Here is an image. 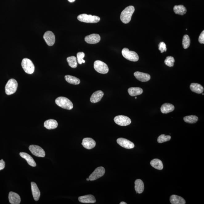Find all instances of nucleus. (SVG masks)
Wrapping results in <instances>:
<instances>
[{"label": "nucleus", "instance_id": "1", "mask_svg": "<svg viewBox=\"0 0 204 204\" xmlns=\"http://www.w3.org/2000/svg\"><path fill=\"white\" fill-rule=\"evenodd\" d=\"M135 8L133 6H128L123 10L120 15V19L124 24H128L131 21L132 16L135 11Z\"/></svg>", "mask_w": 204, "mask_h": 204}, {"label": "nucleus", "instance_id": "2", "mask_svg": "<svg viewBox=\"0 0 204 204\" xmlns=\"http://www.w3.org/2000/svg\"><path fill=\"white\" fill-rule=\"evenodd\" d=\"M55 103L58 106L64 109L71 110L73 105L71 100L65 97L61 96L57 98L55 100Z\"/></svg>", "mask_w": 204, "mask_h": 204}, {"label": "nucleus", "instance_id": "3", "mask_svg": "<svg viewBox=\"0 0 204 204\" xmlns=\"http://www.w3.org/2000/svg\"><path fill=\"white\" fill-rule=\"evenodd\" d=\"M77 19L79 21L82 22L88 23H97L100 20L99 17L86 14L79 15L78 16Z\"/></svg>", "mask_w": 204, "mask_h": 204}, {"label": "nucleus", "instance_id": "4", "mask_svg": "<svg viewBox=\"0 0 204 204\" xmlns=\"http://www.w3.org/2000/svg\"><path fill=\"white\" fill-rule=\"evenodd\" d=\"M18 84L14 79H11L8 81L5 87V91L8 95L14 94L17 89Z\"/></svg>", "mask_w": 204, "mask_h": 204}, {"label": "nucleus", "instance_id": "5", "mask_svg": "<svg viewBox=\"0 0 204 204\" xmlns=\"http://www.w3.org/2000/svg\"><path fill=\"white\" fill-rule=\"evenodd\" d=\"M21 65L25 72L29 74H32L34 73L35 67L31 60L28 58H24L22 61Z\"/></svg>", "mask_w": 204, "mask_h": 204}, {"label": "nucleus", "instance_id": "6", "mask_svg": "<svg viewBox=\"0 0 204 204\" xmlns=\"http://www.w3.org/2000/svg\"><path fill=\"white\" fill-rule=\"evenodd\" d=\"M122 54L126 59L129 61L136 62L139 59L138 55L135 51H130L128 48H124L122 51Z\"/></svg>", "mask_w": 204, "mask_h": 204}, {"label": "nucleus", "instance_id": "7", "mask_svg": "<svg viewBox=\"0 0 204 204\" xmlns=\"http://www.w3.org/2000/svg\"><path fill=\"white\" fill-rule=\"evenodd\" d=\"M94 68L95 71L101 74H106L109 71L108 65L100 60H97L95 62Z\"/></svg>", "mask_w": 204, "mask_h": 204}, {"label": "nucleus", "instance_id": "8", "mask_svg": "<svg viewBox=\"0 0 204 204\" xmlns=\"http://www.w3.org/2000/svg\"><path fill=\"white\" fill-rule=\"evenodd\" d=\"M114 121L116 124L122 126H128L131 123L130 119L124 115H118L115 117Z\"/></svg>", "mask_w": 204, "mask_h": 204}, {"label": "nucleus", "instance_id": "9", "mask_svg": "<svg viewBox=\"0 0 204 204\" xmlns=\"http://www.w3.org/2000/svg\"><path fill=\"white\" fill-rule=\"evenodd\" d=\"M105 169L103 167H99L96 168L89 177V180L94 181L103 177L105 173Z\"/></svg>", "mask_w": 204, "mask_h": 204}, {"label": "nucleus", "instance_id": "10", "mask_svg": "<svg viewBox=\"0 0 204 204\" xmlns=\"http://www.w3.org/2000/svg\"><path fill=\"white\" fill-rule=\"evenodd\" d=\"M29 149L31 153L35 156L39 157H44L46 155L43 148L37 145H31L29 147Z\"/></svg>", "mask_w": 204, "mask_h": 204}, {"label": "nucleus", "instance_id": "11", "mask_svg": "<svg viewBox=\"0 0 204 204\" xmlns=\"http://www.w3.org/2000/svg\"><path fill=\"white\" fill-rule=\"evenodd\" d=\"M43 39L48 46H51L54 44L55 37L54 33L51 31H47L43 35Z\"/></svg>", "mask_w": 204, "mask_h": 204}, {"label": "nucleus", "instance_id": "12", "mask_svg": "<svg viewBox=\"0 0 204 204\" xmlns=\"http://www.w3.org/2000/svg\"><path fill=\"white\" fill-rule=\"evenodd\" d=\"M117 143L120 146L127 149H131L135 147V145L133 142L125 138H118L117 140Z\"/></svg>", "mask_w": 204, "mask_h": 204}, {"label": "nucleus", "instance_id": "13", "mask_svg": "<svg viewBox=\"0 0 204 204\" xmlns=\"http://www.w3.org/2000/svg\"><path fill=\"white\" fill-rule=\"evenodd\" d=\"M101 40V37L99 35L93 34L87 36L85 38V41L87 43L89 44H96Z\"/></svg>", "mask_w": 204, "mask_h": 204}, {"label": "nucleus", "instance_id": "14", "mask_svg": "<svg viewBox=\"0 0 204 204\" xmlns=\"http://www.w3.org/2000/svg\"><path fill=\"white\" fill-rule=\"evenodd\" d=\"M82 145L86 149H91L95 148L96 145V142L91 138H84L83 140Z\"/></svg>", "mask_w": 204, "mask_h": 204}, {"label": "nucleus", "instance_id": "15", "mask_svg": "<svg viewBox=\"0 0 204 204\" xmlns=\"http://www.w3.org/2000/svg\"><path fill=\"white\" fill-rule=\"evenodd\" d=\"M134 75L137 79L143 82L148 81L150 79V76L149 74L141 72H135Z\"/></svg>", "mask_w": 204, "mask_h": 204}, {"label": "nucleus", "instance_id": "16", "mask_svg": "<svg viewBox=\"0 0 204 204\" xmlns=\"http://www.w3.org/2000/svg\"><path fill=\"white\" fill-rule=\"evenodd\" d=\"M10 203L11 204H19L21 203V197L18 194L10 192L8 195Z\"/></svg>", "mask_w": 204, "mask_h": 204}, {"label": "nucleus", "instance_id": "17", "mask_svg": "<svg viewBox=\"0 0 204 204\" xmlns=\"http://www.w3.org/2000/svg\"><path fill=\"white\" fill-rule=\"evenodd\" d=\"M103 96V92L101 90H98L93 93L90 98V101L93 103H98L101 101Z\"/></svg>", "mask_w": 204, "mask_h": 204}, {"label": "nucleus", "instance_id": "18", "mask_svg": "<svg viewBox=\"0 0 204 204\" xmlns=\"http://www.w3.org/2000/svg\"><path fill=\"white\" fill-rule=\"evenodd\" d=\"M78 200L82 203H93L96 202L95 197L92 195H88L84 196H80L78 198Z\"/></svg>", "mask_w": 204, "mask_h": 204}, {"label": "nucleus", "instance_id": "19", "mask_svg": "<svg viewBox=\"0 0 204 204\" xmlns=\"http://www.w3.org/2000/svg\"><path fill=\"white\" fill-rule=\"evenodd\" d=\"M31 184L33 198L35 200L37 201L39 200L40 195H41V192L36 183H35V182H31Z\"/></svg>", "mask_w": 204, "mask_h": 204}, {"label": "nucleus", "instance_id": "20", "mask_svg": "<svg viewBox=\"0 0 204 204\" xmlns=\"http://www.w3.org/2000/svg\"><path fill=\"white\" fill-rule=\"evenodd\" d=\"M20 155L22 158L25 159L27 162L28 165L32 167H36V164L32 157L28 153L23 152L20 153Z\"/></svg>", "mask_w": 204, "mask_h": 204}, {"label": "nucleus", "instance_id": "21", "mask_svg": "<svg viewBox=\"0 0 204 204\" xmlns=\"http://www.w3.org/2000/svg\"><path fill=\"white\" fill-rule=\"evenodd\" d=\"M58 126V122L56 120L53 119L47 120L44 123V126L49 130L55 129L57 128Z\"/></svg>", "mask_w": 204, "mask_h": 204}, {"label": "nucleus", "instance_id": "22", "mask_svg": "<svg viewBox=\"0 0 204 204\" xmlns=\"http://www.w3.org/2000/svg\"><path fill=\"white\" fill-rule=\"evenodd\" d=\"M170 201L172 204H185L186 201L184 199L181 197L175 195H171L170 197Z\"/></svg>", "mask_w": 204, "mask_h": 204}, {"label": "nucleus", "instance_id": "23", "mask_svg": "<svg viewBox=\"0 0 204 204\" xmlns=\"http://www.w3.org/2000/svg\"><path fill=\"white\" fill-rule=\"evenodd\" d=\"M135 189L137 193L141 194L144 190V184L142 180L137 179L135 182Z\"/></svg>", "mask_w": 204, "mask_h": 204}, {"label": "nucleus", "instance_id": "24", "mask_svg": "<svg viewBox=\"0 0 204 204\" xmlns=\"http://www.w3.org/2000/svg\"><path fill=\"white\" fill-rule=\"evenodd\" d=\"M175 107L173 105L170 103H165L162 105L161 111L162 113L166 114L173 111Z\"/></svg>", "mask_w": 204, "mask_h": 204}, {"label": "nucleus", "instance_id": "25", "mask_svg": "<svg viewBox=\"0 0 204 204\" xmlns=\"http://www.w3.org/2000/svg\"><path fill=\"white\" fill-rule=\"evenodd\" d=\"M190 88L192 92L198 94H201L204 91L203 87L197 83H192L190 85Z\"/></svg>", "mask_w": 204, "mask_h": 204}, {"label": "nucleus", "instance_id": "26", "mask_svg": "<svg viewBox=\"0 0 204 204\" xmlns=\"http://www.w3.org/2000/svg\"><path fill=\"white\" fill-rule=\"evenodd\" d=\"M150 165L157 169L161 170L163 168V165L161 160L158 159H154L150 161Z\"/></svg>", "mask_w": 204, "mask_h": 204}, {"label": "nucleus", "instance_id": "27", "mask_svg": "<svg viewBox=\"0 0 204 204\" xmlns=\"http://www.w3.org/2000/svg\"><path fill=\"white\" fill-rule=\"evenodd\" d=\"M129 93L132 96L140 95L143 93V90L140 88H130L128 90Z\"/></svg>", "mask_w": 204, "mask_h": 204}, {"label": "nucleus", "instance_id": "28", "mask_svg": "<svg viewBox=\"0 0 204 204\" xmlns=\"http://www.w3.org/2000/svg\"><path fill=\"white\" fill-rule=\"evenodd\" d=\"M173 11L176 14L183 15L186 13L187 10L183 5L175 6L173 7Z\"/></svg>", "mask_w": 204, "mask_h": 204}, {"label": "nucleus", "instance_id": "29", "mask_svg": "<svg viewBox=\"0 0 204 204\" xmlns=\"http://www.w3.org/2000/svg\"><path fill=\"white\" fill-rule=\"evenodd\" d=\"M65 79L68 83L74 85H78L80 83L79 79L75 76L69 75H66L65 76Z\"/></svg>", "mask_w": 204, "mask_h": 204}, {"label": "nucleus", "instance_id": "30", "mask_svg": "<svg viewBox=\"0 0 204 204\" xmlns=\"http://www.w3.org/2000/svg\"><path fill=\"white\" fill-rule=\"evenodd\" d=\"M67 61L69 66L72 68H76L77 66L78 63L77 58L74 56L68 57L67 59Z\"/></svg>", "mask_w": 204, "mask_h": 204}, {"label": "nucleus", "instance_id": "31", "mask_svg": "<svg viewBox=\"0 0 204 204\" xmlns=\"http://www.w3.org/2000/svg\"><path fill=\"white\" fill-rule=\"evenodd\" d=\"M184 120L187 123L194 124L196 123L198 121V117L195 115H190L185 116L183 118Z\"/></svg>", "mask_w": 204, "mask_h": 204}, {"label": "nucleus", "instance_id": "32", "mask_svg": "<svg viewBox=\"0 0 204 204\" xmlns=\"http://www.w3.org/2000/svg\"><path fill=\"white\" fill-rule=\"evenodd\" d=\"M190 40L188 35H186L183 36L182 44L184 49H187L190 46Z\"/></svg>", "mask_w": 204, "mask_h": 204}, {"label": "nucleus", "instance_id": "33", "mask_svg": "<svg viewBox=\"0 0 204 204\" xmlns=\"http://www.w3.org/2000/svg\"><path fill=\"white\" fill-rule=\"evenodd\" d=\"M171 137L170 135H165L164 134L160 135L158 138L157 141L158 143H161L170 140Z\"/></svg>", "mask_w": 204, "mask_h": 204}, {"label": "nucleus", "instance_id": "34", "mask_svg": "<svg viewBox=\"0 0 204 204\" xmlns=\"http://www.w3.org/2000/svg\"><path fill=\"white\" fill-rule=\"evenodd\" d=\"M174 63V58L173 57L171 56L167 57L166 59H165V64L166 66L169 67H173Z\"/></svg>", "mask_w": 204, "mask_h": 204}, {"label": "nucleus", "instance_id": "35", "mask_svg": "<svg viewBox=\"0 0 204 204\" xmlns=\"http://www.w3.org/2000/svg\"><path fill=\"white\" fill-rule=\"evenodd\" d=\"M85 57V53L83 52H80L77 54V60L79 64H81L83 63H84L85 61L83 59Z\"/></svg>", "mask_w": 204, "mask_h": 204}, {"label": "nucleus", "instance_id": "36", "mask_svg": "<svg viewBox=\"0 0 204 204\" xmlns=\"http://www.w3.org/2000/svg\"><path fill=\"white\" fill-rule=\"evenodd\" d=\"M158 47L159 50L161 51V53H163L165 51H166V46L165 43L162 42L160 43L159 44Z\"/></svg>", "mask_w": 204, "mask_h": 204}, {"label": "nucleus", "instance_id": "37", "mask_svg": "<svg viewBox=\"0 0 204 204\" xmlns=\"http://www.w3.org/2000/svg\"><path fill=\"white\" fill-rule=\"evenodd\" d=\"M199 42L202 44H204V31H203L202 32L200 35L198 39Z\"/></svg>", "mask_w": 204, "mask_h": 204}, {"label": "nucleus", "instance_id": "38", "mask_svg": "<svg viewBox=\"0 0 204 204\" xmlns=\"http://www.w3.org/2000/svg\"><path fill=\"white\" fill-rule=\"evenodd\" d=\"M5 167V162L3 160H0V170H3Z\"/></svg>", "mask_w": 204, "mask_h": 204}, {"label": "nucleus", "instance_id": "39", "mask_svg": "<svg viewBox=\"0 0 204 204\" xmlns=\"http://www.w3.org/2000/svg\"><path fill=\"white\" fill-rule=\"evenodd\" d=\"M70 2H73L75 1V0H68Z\"/></svg>", "mask_w": 204, "mask_h": 204}, {"label": "nucleus", "instance_id": "40", "mask_svg": "<svg viewBox=\"0 0 204 204\" xmlns=\"http://www.w3.org/2000/svg\"><path fill=\"white\" fill-rule=\"evenodd\" d=\"M127 203L126 202H121L120 203V204H127Z\"/></svg>", "mask_w": 204, "mask_h": 204}, {"label": "nucleus", "instance_id": "41", "mask_svg": "<svg viewBox=\"0 0 204 204\" xmlns=\"http://www.w3.org/2000/svg\"><path fill=\"white\" fill-rule=\"evenodd\" d=\"M86 180H87V181H89V178H87Z\"/></svg>", "mask_w": 204, "mask_h": 204}, {"label": "nucleus", "instance_id": "42", "mask_svg": "<svg viewBox=\"0 0 204 204\" xmlns=\"http://www.w3.org/2000/svg\"><path fill=\"white\" fill-rule=\"evenodd\" d=\"M135 99H137V97H135Z\"/></svg>", "mask_w": 204, "mask_h": 204}]
</instances>
